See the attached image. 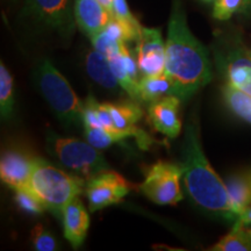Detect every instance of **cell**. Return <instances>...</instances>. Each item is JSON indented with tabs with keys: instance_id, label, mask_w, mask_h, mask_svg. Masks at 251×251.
<instances>
[{
	"instance_id": "obj_13",
	"label": "cell",
	"mask_w": 251,
	"mask_h": 251,
	"mask_svg": "<svg viewBox=\"0 0 251 251\" xmlns=\"http://www.w3.org/2000/svg\"><path fill=\"white\" fill-rule=\"evenodd\" d=\"M61 220L65 238L74 249H78L85 241L90 227L89 213L79 198H74L65 206Z\"/></svg>"
},
{
	"instance_id": "obj_30",
	"label": "cell",
	"mask_w": 251,
	"mask_h": 251,
	"mask_svg": "<svg viewBox=\"0 0 251 251\" xmlns=\"http://www.w3.org/2000/svg\"><path fill=\"white\" fill-rule=\"evenodd\" d=\"M98 1L103 6V7L107 9V11H109L112 13V11H113V0H98Z\"/></svg>"
},
{
	"instance_id": "obj_15",
	"label": "cell",
	"mask_w": 251,
	"mask_h": 251,
	"mask_svg": "<svg viewBox=\"0 0 251 251\" xmlns=\"http://www.w3.org/2000/svg\"><path fill=\"white\" fill-rule=\"evenodd\" d=\"M108 61L121 89L128 94L131 100L141 101L139 89V72L141 71L137 64V59L134 58L129 49H126L120 54L112 56L108 58Z\"/></svg>"
},
{
	"instance_id": "obj_1",
	"label": "cell",
	"mask_w": 251,
	"mask_h": 251,
	"mask_svg": "<svg viewBox=\"0 0 251 251\" xmlns=\"http://www.w3.org/2000/svg\"><path fill=\"white\" fill-rule=\"evenodd\" d=\"M165 74L174 80V96L187 100L213 78L208 50L190 30L181 0L172 1L165 42Z\"/></svg>"
},
{
	"instance_id": "obj_10",
	"label": "cell",
	"mask_w": 251,
	"mask_h": 251,
	"mask_svg": "<svg viewBox=\"0 0 251 251\" xmlns=\"http://www.w3.org/2000/svg\"><path fill=\"white\" fill-rule=\"evenodd\" d=\"M39 159L33 152L24 147H11L1 153L0 178L12 190L27 187L31 172Z\"/></svg>"
},
{
	"instance_id": "obj_5",
	"label": "cell",
	"mask_w": 251,
	"mask_h": 251,
	"mask_svg": "<svg viewBox=\"0 0 251 251\" xmlns=\"http://www.w3.org/2000/svg\"><path fill=\"white\" fill-rule=\"evenodd\" d=\"M46 140L50 155L86 181L99 172L109 169L102 153L89 142L72 137H61L52 130H48Z\"/></svg>"
},
{
	"instance_id": "obj_25",
	"label": "cell",
	"mask_w": 251,
	"mask_h": 251,
	"mask_svg": "<svg viewBox=\"0 0 251 251\" xmlns=\"http://www.w3.org/2000/svg\"><path fill=\"white\" fill-rule=\"evenodd\" d=\"M14 200L19 206V208L23 209L24 212L31 215L42 214L47 211V208L42 202L40 201L39 198L34 194L28 187L19 188L14 191Z\"/></svg>"
},
{
	"instance_id": "obj_7",
	"label": "cell",
	"mask_w": 251,
	"mask_h": 251,
	"mask_svg": "<svg viewBox=\"0 0 251 251\" xmlns=\"http://www.w3.org/2000/svg\"><path fill=\"white\" fill-rule=\"evenodd\" d=\"M180 180V165L161 161L148 169L140 188L157 205H176L183 199Z\"/></svg>"
},
{
	"instance_id": "obj_23",
	"label": "cell",
	"mask_w": 251,
	"mask_h": 251,
	"mask_svg": "<svg viewBox=\"0 0 251 251\" xmlns=\"http://www.w3.org/2000/svg\"><path fill=\"white\" fill-rule=\"evenodd\" d=\"M249 0H215L213 17L216 20L227 21L236 13L248 14Z\"/></svg>"
},
{
	"instance_id": "obj_4",
	"label": "cell",
	"mask_w": 251,
	"mask_h": 251,
	"mask_svg": "<svg viewBox=\"0 0 251 251\" xmlns=\"http://www.w3.org/2000/svg\"><path fill=\"white\" fill-rule=\"evenodd\" d=\"M34 80L56 118L68 128L84 127V102L80 101L64 76L48 59L34 71Z\"/></svg>"
},
{
	"instance_id": "obj_34",
	"label": "cell",
	"mask_w": 251,
	"mask_h": 251,
	"mask_svg": "<svg viewBox=\"0 0 251 251\" xmlns=\"http://www.w3.org/2000/svg\"><path fill=\"white\" fill-rule=\"evenodd\" d=\"M249 175H250V179H251V171H249Z\"/></svg>"
},
{
	"instance_id": "obj_28",
	"label": "cell",
	"mask_w": 251,
	"mask_h": 251,
	"mask_svg": "<svg viewBox=\"0 0 251 251\" xmlns=\"http://www.w3.org/2000/svg\"><path fill=\"white\" fill-rule=\"evenodd\" d=\"M113 17L117 18L118 20L122 23L133 25V26L141 27V25L137 19L131 14L129 7L126 0H113Z\"/></svg>"
},
{
	"instance_id": "obj_8",
	"label": "cell",
	"mask_w": 251,
	"mask_h": 251,
	"mask_svg": "<svg viewBox=\"0 0 251 251\" xmlns=\"http://www.w3.org/2000/svg\"><path fill=\"white\" fill-rule=\"evenodd\" d=\"M26 12L36 23L56 31L63 39L74 35L76 19L72 0H27Z\"/></svg>"
},
{
	"instance_id": "obj_33",
	"label": "cell",
	"mask_w": 251,
	"mask_h": 251,
	"mask_svg": "<svg viewBox=\"0 0 251 251\" xmlns=\"http://www.w3.org/2000/svg\"><path fill=\"white\" fill-rule=\"evenodd\" d=\"M203 1H212V0H203Z\"/></svg>"
},
{
	"instance_id": "obj_9",
	"label": "cell",
	"mask_w": 251,
	"mask_h": 251,
	"mask_svg": "<svg viewBox=\"0 0 251 251\" xmlns=\"http://www.w3.org/2000/svg\"><path fill=\"white\" fill-rule=\"evenodd\" d=\"M131 185L118 172L103 170L86 181L85 194L91 212L115 205L130 192Z\"/></svg>"
},
{
	"instance_id": "obj_21",
	"label": "cell",
	"mask_w": 251,
	"mask_h": 251,
	"mask_svg": "<svg viewBox=\"0 0 251 251\" xmlns=\"http://www.w3.org/2000/svg\"><path fill=\"white\" fill-rule=\"evenodd\" d=\"M212 251H251V236L249 230L236 220L230 233L218 243L209 248Z\"/></svg>"
},
{
	"instance_id": "obj_26",
	"label": "cell",
	"mask_w": 251,
	"mask_h": 251,
	"mask_svg": "<svg viewBox=\"0 0 251 251\" xmlns=\"http://www.w3.org/2000/svg\"><path fill=\"white\" fill-rule=\"evenodd\" d=\"M30 240L33 248L37 251H55L59 249L56 237L40 224L31 230Z\"/></svg>"
},
{
	"instance_id": "obj_12",
	"label": "cell",
	"mask_w": 251,
	"mask_h": 251,
	"mask_svg": "<svg viewBox=\"0 0 251 251\" xmlns=\"http://www.w3.org/2000/svg\"><path fill=\"white\" fill-rule=\"evenodd\" d=\"M180 102L181 100L176 96H166L157 101L150 102L148 121L153 129L172 139L177 137L181 131Z\"/></svg>"
},
{
	"instance_id": "obj_3",
	"label": "cell",
	"mask_w": 251,
	"mask_h": 251,
	"mask_svg": "<svg viewBox=\"0 0 251 251\" xmlns=\"http://www.w3.org/2000/svg\"><path fill=\"white\" fill-rule=\"evenodd\" d=\"M85 186L86 180L79 176L68 174L39 157L27 187L39 198L47 211L62 219L65 206L79 196Z\"/></svg>"
},
{
	"instance_id": "obj_24",
	"label": "cell",
	"mask_w": 251,
	"mask_h": 251,
	"mask_svg": "<svg viewBox=\"0 0 251 251\" xmlns=\"http://www.w3.org/2000/svg\"><path fill=\"white\" fill-rule=\"evenodd\" d=\"M91 41H92L94 49H96L97 51L101 52V54L105 55L107 58L112 57V56L114 55L120 54V52L125 51L126 49H128L127 43L114 40L103 29L91 37Z\"/></svg>"
},
{
	"instance_id": "obj_14",
	"label": "cell",
	"mask_w": 251,
	"mask_h": 251,
	"mask_svg": "<svg viewBox=\"0 0 251 251\" xmlns=\"http://www.w3.org/2000/svg\"><path fill=\"white\" fill-rule=\"evenodd\" d=\"M74 8L77 26L90 39L101 31L113 18L98 0H75Z\"/></svg>"
},
{
	"instance_id": "obj_27",
	"label": "cell",
	"mask_w": 251,
	"mask_h": 251,
	"mask_svg": "<svg viewBox=\"0 0 251 251\" xmlns=\"http://www.w3.org/2000/svg\"><path fill=\"white\" fill-rule=\"evenodd\" d=\"M99 105L93 96H89L84 101V128H101L99 119Z\"/></svg>"
},
{
	"instance_id": "obj_17",
	"label": "cell",
	"mask_w": 251,
	"mask_h": 251,
	"mask_svg": "<svg viewBox=\"0 0 251 251\" xmlns=\"http://www.w3.org/2000/svg\"><path fill=\"white\" fill-rule=\"evenodd\" d=\"M85 64L89 76L103 89L109 91H118L121 89L117 77L112 70L108 58L101 52L97 51L96 49L93 51H90L86 56Z\"/></svg>"
},
{
	"instance_id": "obj_29",
	"label": "cell",
	"mask_w": 251,
	"mask_h": 251,
	"mask_svg": "<svg viewBox=\"0 0 251 251\" xmlns=\"http://www.w3.org/2000/svg\"><path fill=\"white\" fill-rule=\"evenodd\" d=\"M237 221L241 222L243 226H246V227H249V226H251V207H249V208H248L247 211L243 213V214H241L240 216H238Z\"/></svg>"
},
{
	"instance_id": "obj_18",
	"label": "cell",
	"mask_w": 251,
	"mask_h": 251,
	"mask_svg": "<svg viewBox=\"0 0 251 251\" xmlns=\"http://www.w3.org/2000/svg\"><path fill=\"white\" fill-rule=\"evenodd\" d=\"M140 100L153 102L166 96H174L175 84L168 74L163 72L156 76H143L140 79Z\"/></svg>"
},
{
	"instance_id": "obj_22",
	"label": "cell",
	"mask_w": 251,
	"mask_h": 251,
	"mask_svg": "<svg viewBox=\"0 0 251 251\" xmlns=\"http://www.w3.org/2000/svg\"><path fill=\"white\" fill-rule=\"evenodd\" d=\"M14 111V84L13 78L5 67L0 63V114L2 120L11 118Z\"/></svg>"
},
{
	"instance_id": "obj_6",
	"label": "cell",
	"mask_w": 251,
	"mask_h": 251,
	"mask_svg": "<svg viewBox=\"0 0 251 251\" xmlns=\"http://www.w3.org/2000/svg\"><path fill=\"white\" fill-rule=\"evenodd\" d=\"M213 52L216 68L227 84L251 96V51L240 35H219Z\"/></svg>"
},
{
	"instance_id": "obj_32",
	"label": "cell",
	"mask_w": 251,
	"mask_h": 251,
	"mask_svg": "<svg viewBox=\"0 0 251 251\" xmlns=\"http://www.w3.org/2000/svg\"><path fill=\"white\" fill-rule=\"evenodd\" d=\"M248 230H249V234H250V236H251V228L248 229Z\"/></svg>"
},
{
	"instance_id": "obj_2",
	"label": "cell",
	"mask_w": 251,
	"mask_h": 251,
	"mask_svg": "<svg viewBox=\"0 0 251 251\" xmlns=\"http://www.w3.org/2000/svg\"><path fill=\"white\" fill-rule=\"evenodd\" d=\"M179 165L184 191L198 208L227 220H237L225 181L213 170L203 152L196 118H190L185 127Z\"/></svg>"
},
{
	"instance_id": "obj_20",
	"label": "cell",
	"mask_w": 251,
	"mask_h": 251,
	"mask_svg": "<svg viewBox=\"0 0 251 251\" xmlns=\"http://www.w3.org/2000/svg\"><path fill=\"white\" fill-rule=\"evenodd\" d=\"M221 93L226 106L235 115L251 125V96L229 84L222 86Z\"/></svg>"
},
{
	"instance_id": "obj_11",
	"label": "cell",
	"mask_w": 251,
	"mask_h": 251,
	"mask_svg": "<svg viewBox=\"0 0 251 251\" xmlns=\"http://www.w3.org/2000/svg\"><path fill=\"white\" fill-rule=\"evenodd\" d=\"M136 45V59L143 76H156L165 72V45L161 30L142 27Z\"/></svg>"
},
{
	"instance_id": "obj_31",
	"label": "cell",
	"mask_w": 251,
	"mask_h": 251,
	"mask_svg": "<svg viewBox=\"0 0 251 251\" xmlns=\"http://www.w3.org/2000/svg\"><path fill=\"white\" fill-rule=\"evenodd\" d=\"M251 13V0H249V12H248V14Z\"/></svg>"
},
{
	"instance_id": "obj_19",
	"label": "cell",
	"mask_w": 251,
	"mask_h": 251,
	"mask_svg": "<svg viewBox=\"0 0 251 251\" xmlns=\"http://www.w3.org/2000/svg\"><path fill=\"white\" fill-rule=\"evenodd\" d=\"M113 122L117 130H133L137 128L136 124L142 119L144 112L136 101L107 102Z\"/></svg>"
},
{
	"instance_id": "obj_16",
	"label": "cell",
	"mask_w": 251,
	"mask_h": 251,
	"mask_svg": "<svg viewBox=\"0 0 251 251\" xmlns=\"http://www.w3.org/2000/svg\"><path fill=\"white\" fill-rule=\"evenodd\" d=\"M233 211L238 218L251 207V179L249 172L230 175L225 180Z\"/></svg>"
}]
</instances>
